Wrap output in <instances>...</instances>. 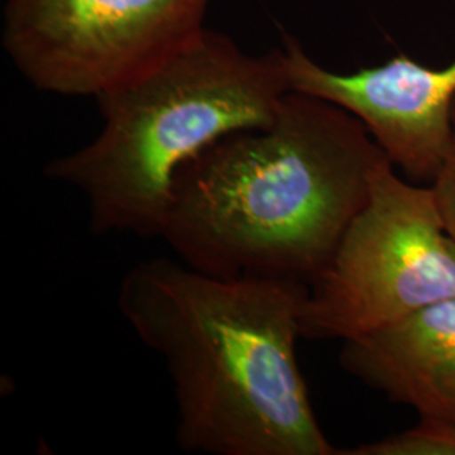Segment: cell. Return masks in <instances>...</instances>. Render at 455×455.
<instances>
[{
    "label": "cell",
    "instance_id": "6da1fadb",
    "mask_svg": "<svg viewBox=\"0 0 455 455\" xmlns=\"http://www.w3.org/2000/svg\"><path fill=\"white\" fill-rule=\"evenodd\" d=\"M309 283L218 276L150 259L127 272L118 309L172 379L180 449L208 455H339L297 361Z\"/></svg>",
    "mask_w": 455,
    "mask_h": 455
},
{
    "label": "cell",
    "instance_id": "7a4b0ae2",
    "mask_svg": "<svg viewBox=\"0 0 455 455\" xmlns=\"http://www.w3.org/2000/svg\"><path fill=\"white\" fill-rule=\"evenodd\" d=\"M385 159L355 115L291 90L268 127L229 133L180 167L161 238L210 275L310 285Z\"/></svg>",
    "mask_w": 455,
    "mask_h": 455
},
{
    "label": "cell",
    "instance_id": "3957f363",
    "mask_svg": "<svg viewBox=\"0 0 455 455\" xmlns=\"http://www.w3.org/2000/svg\"><path fill=\"white\" fill-rule=\"evenodd\" d=\"M291 92L283 49L250 54L204 28L146 76L97 100L103 129L46 164L84 197L98 235H163L180 167L229 133L268 127Z\"/></svg>",
    "mask_w": 455,
    "mask_h": 455
},
{
    "label": "cell",
    "instance_id": "277c9868",
    "mask_svg": "<svg viewBox=\"0 0 455 455\" xmlns=\"http://www.w3.org/2000/svg\"><path fill=\"white\" fill-rule=\"evenodd\" d=\"M455 297V240L430 184L378 165L364 208L312 280L302 339L349 341Z\"/></svg>",
    "mask_w": 455,
    "mask_h": 455
},
{
    "label": "cell",
    "instance_id": "5b68a950",
    "mask_svg": "<svg viewBox=\"0 0 455 455\" xmlns=\"http://www.w3.org/2000/svg\"><path fill=\"white\" fill-rule=\"evenodd\" d=\"M212 0H7L2 46L36 90L93 97L164 65L204 29Z\"/></svg>",
    "mask_w": 455,
    "mask_h": 455
},
{
    "label": "cell",
    "instance_id": "8992f818",
    "mask_svg": "<svg viewBox=\"0 0 455 455\" xmlns=\"http://www.w3.org/2000/svg\"><path fill=\"white\" fill-rule=\"evenodd\" d=\"M291 90L355 115L403 178L435 180L452 137L455 61L430 68L395 56L388 63L336 73L315 63L291 36L283 43Z\"/></svg>",
    "mask_w": 455,
    "mask_h": 455
},
{
    "label": "cell",
    "instance_id": "52a82bcc",
    "mask_svg": "<svg viewBox=\"0 0 455 455\" xmlns=\"http://www.w3.org/2000/svg\"><path fill=\"white\" fill-rule=\"evenodd\" d=\"M342 370L419 417L455 422V297L342 342Z\"/></svg>",
    "mask_w": 455,
    "mask_h": 455
},
{
    "label": "cell",
    "instance_id": "ba28073f",
    "mask_svg": "<svg viewBox=\"0 0 455 455\" xmlns=\"http://www.w3.org/2000/svg\"><path fill=\"white\" fill-rule=\"evenodd\" d=\"M339 455H455V422L420 417L411 428L353 449H339Z\"/></svg>",
    "mask_w": 455,
    "mask_h": 455
},
{
    "label": "cell",
    "instance_id": "9c48e42d",
    "mask_svg": "<svg viewBox=\"0 0 455 455\" xmlns=\"http://www.w3.org/2000/svg\"><path fill=\"white\" fill-rule=\"evenodd\" d=\"M440 221L455 240V103L452 112V137L435 180L430 182Z\"/></svg>",
    "mask_w": 455,
    "mask_h": 455
}]
</instances>
